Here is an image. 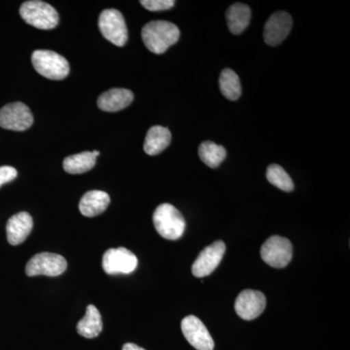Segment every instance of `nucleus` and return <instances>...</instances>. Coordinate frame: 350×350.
<instances>
[{"label": "nucleus", "instance_id": "nucleus-1", "mask_svg": "<svg viewBox=\"0 0 350 350\" xmlns=\"http://www.w3.org/2000/svg\"><path fill=\"white\" fill-rule=\"evenodd\" d=\"M178 27L167 21H153L145 25L142 31V40L147 49L154 54H163L178 41Z\"/></svg>", "mask_w": 350, "mask_h": 350}, {"label": "nucleus", "instance_id": "nucleus-2", "mask_svg": "<svg viewBox=\"0 0 350 350\" xmlns=\"http://www.w3.org/2000/svg\"><path fill=\"white\" fill-rule=\"evenodd\" d=\"M153 222L158 234L169 241L180 239L185 231V219L178 209L170 204L157 207L153 214Z\"/></svg>", "mask_w": 350, "mask_h": 350}, {"label": "nucleus", "instance_id": "nucleus-3", "mask_svg": "<svg viewBox=\"0 0 350 350\" xmlns=\"http://www.w3.org/2000/svg\"><path fill=\"white\" fill-rule=\"evenodd\" d=\"M31 63L39 75L51 80H63L69 73L66 57L49 50H36L32 53Z\"/></svg>", "mask_w": 350, "mask_h": 350}, {"label": "nucleus", "instance_id": "nucleus-4", "mask_svg": "<svg viewBox=\"0 0 350 350\" xmlns=\"http://www.w3.org/2000/svg\"><path fill=\"white\" fill-rule=\"evenodd\" d=\"M20 15L27 24L39 29H52L59 24L56 9L38 0L24 2L20 8Z\"/></svg>", "mask_w": 350, "mask_h": 350}, {"label": "nucleus", "instance_id": "nucleus-5", "mask_svg": "<svg viewBox=\"0 0 350 350\" xmlns=\"http://www.w3.org/2000/svg\"><path fill=\"white\" fill-rule=\"evenodd\" d=\"M262 259L269 266L283 269L291 262L293 257V246L289 239L273 236L267 239L261 247Z\"/></svg>", "mask_w": 350, "mask_h": 350}, {"label": "nucleus", "instance_id": "nucleus-6", "mask_svg": "<svg viewBox=\"0 0 350 350\" xmlns=\"http://www.w3.org/2000/svg\"><path fill=\"white\" fill-rule=\"evenodd\" d=\"M98 27L103 38L114 44L123 47L128 41V29L125 19L120 11L116 9H107L103 11L98 19Z\"/></svg>", "mask_w": 350, "mask_h": 350}, {"label": "nucleus", "instance_id": "nucleus-7", "mask_svg": "<svg viewBox=\"0 0 350 350\" xmlns=\"http://www.w3.org/2000/svg\"><path fill=\"white\" fill-rule=\"evenodd\" d=\"M68 268V262L63 256L55 253H38L31 258L25 267V273L29 276H59Z\"/></svg>", "mask_w": 350, "mask_h": 350}, {"label": "nucleus", "instance_id": "nucleus-8", "mask_svg": "<svg viewBox=\"0 0 350 350\" xmlns=\"http://www.w3.org/2000/svg\"><path fill=\"white\" fill-rule=\"evenodd\" d=\"M32 124L33 116L25 103H9L0 109V126L2 129L23 131L31 128Z\"/></svg>", "mask_w": 350, "mask_h": 350}, {"label": "nucleus", "instance_id": "nucleus-9", "mask_svg": "<svg viewBox=\"0 0 350 350\" xmlns=\"http://www.w3.org/2000/svg\"><path fill=\"white\" fill-rule=\"evenodd\" d=\"M137 264V256L124 247L111 248L103 258V268L108 275H129L135 271Z\"/></svg>", "mask_w": 350, "mask_h": 350}, {"label": "nucleus", "instance_id": "nucleus-10", "mask_svg": "<svg viewBox=\"0 0 350 350\" xmlns=\"http://www.w3.org/2000/svg\"><path fill=\"white\" fill-rule=\"evenodd\" d=\"M181 330L189 344L197 350H213L214 340L202 323V320L194 315H188L182 320Z\"/></svg>", "mask_w": 350, "mask_h": 350}, {"label": "nucleus", "instance_id": "nucleus-11", "mask_svg": "<svg viewBox=\"0 0 350 350\" xmlns=\"http://www.w3.org/2000/svg\"><path fill=\"white\" fill-rule=\"evenodd\" d=\"M226 251L224 241H217L206 246L194 262L192 273L196 278H206L217 269L222 261Z\"/></svg>", "mask_w": 350, "mask_h": 350}, {"label": "nucleus", "instance_id": "nucleus-12", "mask_svg": "<svg viewBox=\"0 0 350 350\" xmlns=\"http://www.w3.org/2000/svg\"><path fill=\"white\" fill-rule=\"evenodd\" d=\"M266 296L255 290H244L234 303V310L241 319L253 320L262 314L266 308Z\"/></svg>", "mask_w": 350, "mask_h": 350}, {"label": "nucleus", "instance_id": "nucleus-13", "mask_svg": "<svg viewBox=\"0 0 350 350\" xmlns=\"http://www.w3.org/2000/svg\"><path fill=\"white\" fill-rule=\"evenodd\" d=\"M293 25L291 16L286 12H275L265 25V42L269 46L280 45L290 33Z\"/></svg>", "mask_w": 350, "mask_h": 350}, {"label": "nucleus", "instance_id": "nucleus-14", "mask_svg": "<svg viewBox=\"0 0 350 350\" xmlns=\"http://www.w3.org/2000/svg\"><path fill=\"white\" fill-rule=\"evenodd\" d=\"M33 228L31 214L20 213L9 219L6 225L7 241L12 245L24 243Z\"/></svg>", "mask_w": 350, "mask_h": 350}, {"label": "nucleus", "instance_id": "nucleus-15", "mask_svg": "<svg viewBox=\"0 0 350 350\" xmlns=\"http://www.w3.org/2000/svg\"><path fill=\"white\" fill-rule=\"evenodd\" d=\"M133 100V94L130 90L111 89L101 94L98 105L103 111L117 112L128 107Z\"/></svg>", "mask_w": 350, "mask_h": 350}, {"label": "nucleus", "instance_id": "nucleus-16", "mask_svg": "<svg viewBox=\"0 0 350 350\" xmlns=\"http://www.w3.org/2000/svg\"><path fill=\"white\" fill-rule=\"evenodd\" d=\"M110 197L103 191H89L83 196L79 202V211L86 217H94L107 211Z\"/></svg>", "mask_w": 350, "mask_h": 350}, {"label": "nucleus", "instance_id": "nucleus-17", "mask_svg": "<svg viewBox=\"0 0 350 350\" xmlns=\"http://www.w3.org/2000/svg\"><path fill=\"white\" fill-rule=\"evenodd\" d=\"M172 142L169 129L154 126L149 129L144 142V151L147 155L155 156L162 153Z\"/></svg>", "mask_w": 350, "mask_h": 350}, {"label": "nucleus", "instance_id": "nucleus-18", "mask_svg": "<svg viewBox=\"0 0 350 350\" xmlns=\"http://www.w3.org/2000/svg\"><path fill=\"white\" fill-rule=\"evenodd\" d=\"M103 328V320L98 308L93 305L88 306L86 314L78 322V334L84 338H94L100 335Z\"/></svg>", "mask_w": 350, "mask_h": 350}, {"label": "nucleus", "instance_id": "nucleus-19", "mask_svg": "<svg viewBox=\"0 0 350 350\" xmlns=\"http://www.w3.org/2000/svg\"><path fill=\"white\" fill-rule=\"evenodd\" d=\"M226 17H227L230 31L238 36L245 31L246 27L250 25L251 10L245 4L234 3L228 9Z\"/></svg>", "mask_w": 350, "mask_h": 350}, {"label": "nucleus", "instance_id": "nucleus-20", "mask_svg": "<svg viewBox=\"0 0 350 350\" xmlns=\"http://www.w3.org/2000/svg\"><path fill=\"white\" fill-rule=\"evenodd\" d=\"M96 163V157L93 152H83L66 157L64 160V169L68 174H81L93 169Z\"/></svg>", "mask_w": 350, "mask_h": 350}, {"label": "nucleus", "instance_id": "nucleus-21", "mask_svg": "<svg viewBox=\"0 0 350 350\" xmlns=\"http://www.w3.org/2000/svg\"><path fill=\"white\" fill-rule=\"evenodd\" d=\"M221 93L230 100H239L241 94V85L239 77L232 69H224L219 78Z\"/></svg>", "mask_w": 350, "mask_h": 350}, {"label": "nucleus", "instance_id": "nucleus-22", "mask_svg": "<svg viewBox=\"0 0 350 350\" xmlns=\"http://www.w3.org/2000/svg\"><path fill=\"white\" fill-rule=\"evenodd\" d=\"M199 156L207 167L211 169L218 167L227 156V151L223 146L213 142H204L200 145Z\"/></svg>", "mask_w": 350, "mask_h": 350}, {"label": "nucleus", "instance_id": "nucleus-23", "mask_svg": "<svg viewBox=\"0 0 350 350\" xmlns=\"http://www.w3.org/2000/svg\"><path fill=\"white\" fill-rule=\"evenodd\" d=\"M267 179L269 183L284 192H291L294 190L293 180L280 165H269L267 170Z\"/></svg>", "mask_w": 350, "mask_h": 350}, {"label": "nucleus", "instance_id": "nucleus-24", "mask_svg": "<svg viewBox=\"0 0 350 350\" xmlns=\"http://www.w3.org/2000/svg\"><path fill=\"white\" fill-rule=\"evenodd\" d=\"M140 4L152 12L169 10L174 6V0H142Z\"/></svg>", "mask_w": 350, "mask_h": 350}, {"label": "nucleus", "instance_id": "nucleus-25", "mask_svg": "<svg viewBox=\"0 0 350 350\" xmlns=\"http://www.w3.org/2000/svg\"><path fill=\"white\" fill-rule=\"evenodd\" d=\"M18 172L10 165L0 167V187L4 184L13 181L17 177Z\"/></svg>", "mask_w": 350, "mask_h": 350}, {"label": "nucleus", "instance_id": "nucleus-26", "mask_svg": "<svg viewBox=\"0 0 350 350\" xmlns=\"http://www.w3.org/2000/svg\"><path fill=\"white\" fill-rule=\"evenodd\" d=\"M122 350H145L144 349H142V347H138V345L135 344H131V342H129V344L124 345L123 349Z\"/></svg>", "mask_w": 350, "mask_h": 350}, {"label": "nucleus", "instance_id": "nucleus-27", "mask_svg": "<svg viewBox=\"0 0 350 350\" xmlns=\"http://www.w3.org/2000/svg\"><path fill=\"white\" fill-rule=\"evenodd\" d=\"M93 154H94V156L98 157V155H100V152H98V151H93Z\"/></svg>", "mask_w": 350, "mask_h": 350}]
</instances>
